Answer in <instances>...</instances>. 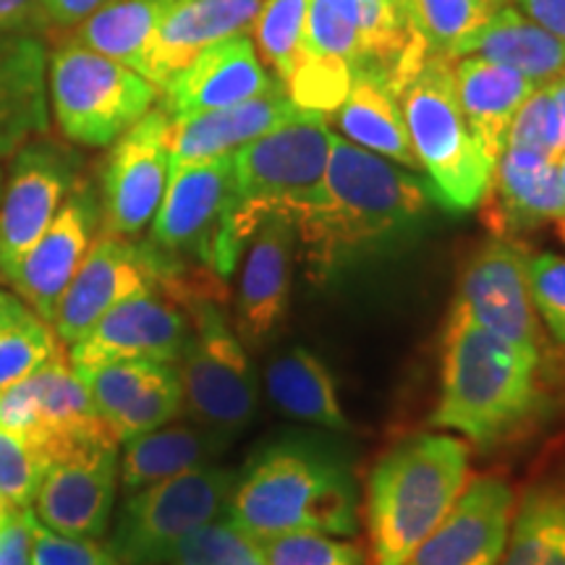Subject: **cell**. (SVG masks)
<instances>
[{"mask_svg": "<svg viewBox=\"0 0 565 565\" xmlns=\"http://www.w3.org/2000/svg\"><path fill=\"white\" fill-rule=\"evenodd\" d=\"M435 202L429 181L416 171L333 137L320 196L294 217L309 275L328 280L401 242L427 221Z\"/></svg>", "mask_w": 565, "mask_h": 565, "instance_id": "obj_1", "label": "cell"}, {"mask_svg": "<svg viewBox=\"0 0 565 565\" xmlns=\"http://www.w3.org/2000/svg\"><path fill=\"white\" fill-rule=\"evenodd\" d=\"M223 519L252 540L315 532H359V494L349 466L312 437H288L257 450L233 479Z\"/></svg>", "mask_w": 565, "mask_h": 565, "instance_id": "obj_2", "label": "cell"}, {"mask_svg": "<svg viewBox=\"0 0 565 565\" xmlns=\"http://www.w3.org/2000/svg\"><path fill=\"white\" fill-rule=\"evenodd\" d=\"M540 366L542 356L450 312L433 424L479 445L503 440L542 404Z\"/></svg>", "mask_w": 565, "mask_h": 565, "instance_id": "obj_3", "label": "cell"}, {"mask_svg": "<svg viewBox=\"0 0 565 565\" xmlns=\"http://www.w3.org/2000/svg\"><path fill=\"white\" fill-rule=\"evenodd\" d=\"M466 475L469 450L450 435H412L380 456L366 482L370 565H404L454 508Z\"/></svg>", "mask_w": 565, "mask_h": 565, "instance_id": "obj_4", "label": "cell"}, {"mask_svg": "<svg viewBox=\"0 0 565 565\" xmlns=\"http://www.w3.org/2000/svg\"><path fill=\"white\" fill-rule=\"evenodd\" d=\"M335 134L324 116H303L233 152V207L228 215L231 257L242 259L257 225L273 212L296 217L320 196Z\"/></svg>", "mask_w": 565, "mask_h": 565, "instance_id": "obj_5", "label": "cell"}, {"mask_svg": "<svg viewBox=\"0 0 565 565\" xmlns=\"http://www.w3.org/2000/svg\"><path fill=\"white\" fill-rule=\"evenodd\" d=\"M401 110L419 171L435 200L450 212H469L484 200L494 168L479 150L458 103L454 58L427 55L401 89Z\"/></svg>", "mask_w": 565, "mask_h": 565, "instance_id": "obj_6", "label": "cell"}, {"mask_svg": "<svg viewBox=\"0 0 565 565\" xmlns=\"http://www.w3.org/2000/svg\"><path fill=\"white\" fill-rule=\"evenodd\" d=\"M160 89L108 55L66 40L47 58V103L68 141L110 147L158 103Z\"/></svg>", "mask_w": 565, "mask_h": 565, "instance_id": "obj_7", "label": "cell"}, {"mask_svg": "<svg viewBox=\"0 0 565 565\" xmlns=\"http://www.w3.org/2000/svg\"><path fill=\"white\" fill-rule=\"evenodd\" d=\"M236 471L196 466L126 494L108 550L121 565H158L175 542L223 519Z\"/></svg>", "mask_w": 565, "mask_h": 565, "instance_id": "obj_8", "label": "cell"}, {"mask_svg": "<svg viewBox=\"0 0 565 565\" xmlns=\"http://www.w3.org/2000/svg\"><path fill=\"white\" fill-rule=\"evenodd\" d=\"M194 330H189L186 349L179 359L183 406L196 424L233 440L242 435L257 412V380H254L244 341L233 333L217 303L196 299Z\"/></svg>", "mask_w": 565, "mask_h": 565, "instance_id": "obj_9", "label": "cell"}, {"mask_svg": "<svg viewBox=\"0 0 565 565\" xmlns=\"http://www.w3.org/2000/svg\"><path fill=\"white\" fill-rule=\"evenodd\" d=\"M233 194V152L171 168L168 189L152 217L150 244L173 259L189 254L225 280L236 270L225 242Z\"/></svg>", "mask_w": 565, "mask_h": 565, "instance_id": "obj_10", "label": "cell"}, {"mask_svg": "<svg viewBox=\"0 0 565 565\" xmlns=\"http://www.w3.org/2000/svg\"><path fill=\"white\" fill-rule=\"evenodd\" d=\"M173 118L152 108L113 141L103 168L100 221L110 236H139L152 223L171 179Z\"/></svg>", "mask_w": 565, "mask_h": 565, "instance_id": "obj_11", "label": "cell"}, {"mask_svg": "<svg viewBox=\"0 0 565 565\" xmlns=\"http://www.w3.org/2000/svg\"><path fill=\"white\" fill-rule=\"evenodd\" d=\"M450 312L542 356V330L529 291V252L508 236H494L471 254Z\"/></svg>", "mask_w": 565, "mask_h": 565, "instance_id": "obj_12", "label": "cell"}, {"mask_svg": "<svg viewBox=\"0 0 565 565\" xmlns=\"http://www.w3.org/2000/svg\"><path fill=\"white\" fill-rule=\"evenodd\" d=\"M79 181V160L51 139L34 137L11 154L0 196V282L45 233Z\"/></svg>", "mask_w": 565, "mask_h": 565, "instance_id": "obj_13", "label": "cell"}, {"mask_svg": "<svg viewBox=\"0 0 565 565\" xmlns=\"http://www.w3.org/2000/svg\"><path fill=\"white\" fill-rule=\"evenodd\" d=\"M168 254L152 244H134L131 238L103 233L89 246L87 257L68 282L55 309V335L74 345L110 312L131 296L160 286Z\"/></svg>", "mask_w": 565, "mask_h": 565, "instance_id": "obj_14", "label": "cell"}, {"mask_svg": "<svg viewBox=\"0 0 565 565\" xmlns=\"http://www.w3.org/2000/svg\"><path fill=\"white\" fill-rule=\"evenodd\" d=\"M97 225L100 202L89 183L79 181L61 204L53 223L6 278V286H11L19 299L45 322L55 320L61 296L87 257Z\"/></svg>", "mask_w": 565, "mask_h": 565, "instance_id": "obj_15", "label": "cell"}, {"mask_svg": "<svg viewBox=\"0 0 565 565\" xmlns=\"http://www.w3.org/2000/svg\"><path fill=\"white\" fill-rule=\"evenodd\" d=\"M116 492L118 445H92L45 471L30 508L38 524L55 534L100 540L108 532Z\"/></svg>", "mask_w": 565, "mask_h": 565, "instance_id": "obj_16", "label": "cell"}, {"mask_svg": "<svg viewBox=\"0 0 565 565\" xmlns=\"http://www.w3.org/2000/svg\"><path fill=\"white\" fill-rule=\"evenodd\" d=\"M76 372L118 443L166 427L183 412L179 364L121 359Z\"/></svg>", "mask_w": 565, "mask_h": 565, "instance_id": "obj_17", "label": "cell"}, {"mask_svg": "<svg viewBox=\"0 0 565 565\" xmlns=\"http://www.w3.org/2000/svg\"><path fill=\"white\" fill-rule=\"evenodd\" d=\"M513 508L515 498L505 479H471L404 565H498L511 532Z\"/></svg>", "mask_w": 565, "mask_h": 565, "instance_id": "obj_18", "label": "cell"}, {"mask_svg": "<svg viewBox=\"0 0 565 565\" xmlns=\"http://www.w3.org/2000/svg\"><path fill=\"white\" fill-rule=\"evenodd\" d=\"M282 87L254 47L252 30L231 34L194 55L189 66L162 84V110L173 118L228 108Z\"/></svg>", "mask_w": 565, "mask_h": 565, "instance_id": "obj_19", "label": "cell"}, {"mask_svg": "<svg viewBox=\"0 0 565 565\" xmlns=\"http://www.w3.org/2000/svg\"><path fill=\"white\" fill-rule=\"evenodd\" d=\"M296 246L299 236L294 217L282 212L267 215L244 246L236 288V328L246 345L267 343L286 320Z\"/></svg>", "mask_w": 565, "mask_h": 565, "instance_id": "obj_20", "label": "cell"}, {"mask_svg": "<svg viewBox=\"0 0 565 565\" xmlns=\"http://www.w3.org/2000/svg\"><path fill=\"white\" fill-rule=\"evenodd\" d=\"M189 341V322L175 303L152 291L131 296L113 307L68 351L74 370H89L121 359L179 364Z\"/></svg>", "mask_w": 565, "mask_h": 565, "instance_id": "obj_21", "label": "cell"}, {"mask_svg": "<svg viewBox=\"0 0 565 565\" xmlns=\"http://www.w3.org/2000/svg\"><path fill=\"white\" fill-rule=\"evenodd\" d=\"M484 223L494 236H515L565 217L557 160L524 147H505L487 186Z\"/></svg>", "mask_w": 565, "mask_h": 565, "instance_id": "obj_22", "label": "cell"}, {"mask_svg": "<svg viewBox=\"0 0 565 565\" xmlns=\"http://www.w3.org/2000/svg\"><path fill=\"white\" fill-rule=\"evenodd\" d=\"M263 6L265 0H179L154 34L141 76L162 89L204 47L249 32Z\"/></svg>", "mask_w": 565, "mask_h": 565, "instance_id": "obj_23", "label": "cell"}, {"mask_svg": "<svg viewBox=\"0 0 565 565\" xmlns=\"http://www.w3.org/2000/svg\"><path fill=\"white\" fill-rule=\"evenodd\" d=\"M47 58L40 34L0 32V160L47 131Z\"/></svg>", "mask_w": 565, "mask_h": 565, "instance_id": "obj_24", "label": "cell"}, {"mask_svg": "<svg viewBox=\"0 0 565 565\" xmlns=\"http://www.w3.org/2000/svg\"><path fill=\"white\" fill-rule=\"evenodd\" d=\"M303 116H315V113H303L288 97L286 87H278L246 103L228 105V108L175 118L171 137V168L183 166V162L217 158V154H231L238 147H244L246 141L263 137V134Z\"/></svg>", "mask_w": 565, "mask_h": 565, "instance_id": "obj_25", "label": "cell"}, {"mask_svg": "<svg viewBox=\"0 0 565 565\" xmlns=\"http://www.w3.org/2000/svg\"><path fill=\"white\" fill-rule=\"evenodd\" d=\"M454 76L466 124L487 162L494 168L500 154L505 152L508 129L515 113L536 89V84L519 71L479 58V55L454 58Z\"/></svg>", "mask_w": 565, "mask_h": 565, "instance_id": "obj_26", "label": "cell"}, {"mask_svg": "<svg viewBox=\"0 0 565 565\" xmlns=\"http://www.w3.org/2000/svg\"><path fill=\"white\" fill-rule=\"evenodd\" d=\"M335 121L353 145L419 173V160L401 110V92L385 71L359 68L353 74L349 95L335 110Z\"/></svg>", "mask_w": 565, "mask_h": 565, "instance_id": "obj_27", "label": "cell"}, {"mask_svg": "<svg viewBox=\"0 0 565 565\" xmlns=\"http://www.w3.org/2000/svg\"><path fill=\"white\" fill-rule=\"evenodd\" d=\"M463 55H479V58L519 71L536 87H547L550 82L565 74L563 42L524 17L513 3L494 11L487 24L456 47L454 58H463Z\"/></svg>", "mask_w": 565, "mask_h": 565, "instance_id": "obj_28", "label": "cell"}, {"mask_svg": "<svg viewBox=\"0 0 565 565\" xmlns=\"http://www.w3.org/2000/svg\"><path fill=\"white\" fill-rule=\"evenodd\" d=\"M228 443L202 424H166L124 443V456L118 458V482L126 494L139 492L162 479L207 466L228 448Z\"/></svg>", "mask_w": 565, "mask_h": 565, "instance_id": "obj_29", "label": "cell"}, {"mask_svg": "<svg viewBox=\"0 0 565 565\" xmlns=\"http://www.w3.org/2000/svg\"><path fill=\"white\" fill-rule=\"evenodd\" d=\"M265 385L273 404L291 419L328 429H349L333 374L320 356L303 345L280 353L267 364Z\"/></svg>", "mask_w": 565, "mask_h": 565, "instance_id": "obj_30", "label": "cell"}, {"mask_svg": "<svg viewBox=\"0 0 565 565\" xmlns=\"http://www.w3.org/2000/svg\"><path fill=\"white\" fill-rule=\"evenodd\" d=\"M175 3L179 0H110L76 24L71 40L141 74L154 34Z\"/></svg>", "mask_w": 565, "mask_h": 565, "instance_id": "obj_31", "label": "cell"}, {"mask_svg": "<svg viewBox=\"0 0 565 565\" xmlns=\"http://www.w3.org/2000/svg\"><path fill=\"white\" fill-rule=\"evenodd\" d=\"M498 565H565V477L524 492Z\"/></svg>", "mask_w": 565, "mask_h": 565, "instance_id": "obj_32", "label": "cell"}, {"mask_svg": "<svg viewBox=\"0 0 565 565\" xmlns=\"http://www.w3.org/2000/svg\"><path fill=\"white\" fill-rule=\"evenodd\" d=\"M511 0H412V30L427 55L454 58L456 47Z\"/></svg>", "mask_w": 565, "mask_h": 565, "instance_id": "obj_33", "label": "cell"}, {"mask_svg": "<svg viewBox=\"0 0 565 565\" xmlns=\"http://www.w3.org/2000/svg\"><path fill=\"white\" fill-rule=\"evenodd\" d=\"M312 0H265L252 24L257 53L282 87L291 79L303 53L307 13Z\"/></svg>", "mask_w": 565, "mask_h": 565, "instance_id": "obj_34", "label": "cell"}, {"mask_svg": "<svg viewBox=\"0 0 565 565\" xmlns=\"http://www.w3.org/2000/svg\"><path fill=\"white\" fill-rule=\"evenodd\" d=\"M58 351L61 338L53 333L51 322L34 315L30 307L19 309L11 320L0 324V391L30 377Z\"/></svg>", "mask_w": 565, "mask_h": 565, "instance_id": "obj_35", "label": "cell"}, {"mask_svg": "<svg viewBox=\"0 0 565 565\" xmlns=\"http://www.w3.org/2000/svg\"><path fill=\"white\" fill-rule=\"evenodd\" d=\"M158 565H265V561L252 536L228 519H217L175 542Z\"/></svg>", "mask_w": 565, "mask_h": 565, "instance_id": "obj_36", "label": "cell"}, {"mask_svg": "<svg viewBox=\"0 0 565 565\" xmlns=\"http://www.w3.org/2000/svg\"><path fill=\"white\" fill-rule=\"evenodd\" d=\"M254 542L265 565H366L362 547L341 536L294 532Z\"/></svg>", "mask_w": 565, "mask_h": 565, "instance_id": "obj_37", "label": "cell"}, {"mask_svg": "<svg viewBox=\"0 0 565 565\" xmlns=\"http://www.w3.org/2000/svg\"><path fill=\"white\" fill-rule=\"evenodd\" d=\"M505 147H524L557 160L565 150L561 110L547 87H536L515 113Z\"/></svg>", "mask_w": 565, "mask_h": 565, "instance_id": "obj_38", "label": "cell"}, {"mask_svg": "<svg viewBox=\"0 0 565 565\" xmlns=\"http://www.w3.org/2000/svg\"><path fill=\"white\" fill-rule=\"evenodd\" d=\"M47 461L26 437L0 429V494L13 505H32Z\"/></svg>", "mask_w": 565, "mask_h": 565, "instance_id": "obj_39", "label": "cell"}, {"mask_svg": "<svg viewBox=\"0 0 565 565\" xmlns=\"http://www.w3.org/2000/svg\"><path fill=\"white\" fill-rule=\"evenodd\" d=\"M529 291L550 335L565 345V257L553 252L529 254Z\"/></svg>", "mask_w": 565, "mask_h": 565, "instance_id": "obj_40", "label": "cell"}, {"mask_svg": "<svg viewBox=\"0 0 565 565\" xmlns=\"http://www.w3.org/2000/svg\"><path fill=\"white\" fill-rule=\"evenodd\" d=\"M32 565H121L108 547L97 540H76V536L55 534L38 524L32 529Z\"/></svg>", "mask_w": 565, "mask_h": 565, "instance_id": "obj_41", "label": "cell"}, {"mask_svg": "<svg viewBox=\"0 0 565 565\" xmlns=\"http://www.w3.org/2000/svg\"><path fill=\"white\" fill-rule=\"evenodd\" d=\"M32 508L13 505L0 524V565H32Z\"/></svg>", "mask_w": 565, "mask_h": 565, "instance_id": "obj_42", "label": "cell"}, {"mask_svg": "<svg viewBox=\"0 0 565 565\" xmlns=\"http://www.w3.org/2000/svg\"><path fill=\"white\" fill-rule=\"evenodd\" d=\"M55 30V21L42 0H0V32L40 34Z\"/></svg>", "mask_w": 565, "mask_h": 565, "instance_id": "obj_43", "label": "cell"}, {"mask_svg": "<svg viewBox=\"0 0 565 565\" xmlns=\"http://www.w3.org/2000/svg\"><path fill=\"white\" fill-rule=\"evenodd\" d=\"M513 6L565 45V0H513Z\"/></svg>", "mask_w": 565, "mask_h": 565, "instance_id": "obj_44", "label": "cell"}, {"mask_svg": "<svg viewBox=\"0 0 565 565\" xmlns=\"http://www.w3.org/2000/svg\"><path fill=\"white\" fill-rule=\"evenodd\" d=\"M55 26H76L110 0H42Z\"/></svg>", "mask_w": 565, "mask_h": 565, "instance_id": "obj_45", "label": "cell"}, {"mask_svg": "<svg viewBox=\"0 0 565 565\" xmlns=\"http://www.w3.org/2000/svg\"><path fill=\"white\" fill-rule=\"evenodd\" d=\"M24 307H26V303L21 301L19 296L0 291V324H3L6 320H11V317L17 315L19 309H24Z\"/></svg>", "mask_w": 565, "mask_h": 565, "instance_id": "obj_46", "label": "cell"}, {"mask_svg": "<svg viewBox=\"0 0 565 565\" xmlns=\"http://www.w3.org/2000/svg\"><path fill=\"white\" fill-rule=\"evenodd\" d=\"M547 89H550V95H553L557 110H561V121H563V131H565V74L557 76L555 82H550Z\"/></svg>", "mask_w": 565, "mask_h": 565, "instance_id": "obj_47", "label": "cell"}, {"mask_svg": "<svg viewBox=\"0 0 565 565\" xmlns=\"http://www.w3.org/2000/svg\"><path fill=\"white\" fill-rule=\"evenodd\" d=\"M395 6H398V11L404 13V19L408 21V24H412V0H393Z\"/></svg>", "mask_w": 565, "mask_h": 565, "instance_id": "obj_48", "label": "cell"}, {"mask_svg": "<svg viewBox=\"0 0 565 565\" xmlns=\"http://www.w3.org/2000/svg\"><path fill=\"white\" fill-rule=\"evenodd\" d=\"M11 508H13V503H9V500H6V498H3V494H0V524H3V521H6V519H9Z\"/></svg>", "mask_w": 565, "mask_h": 565, "instance_id": "obj_49", "label": "cell"}, {"mask_svg": "<svg viewBox=\"0 0 565 565\" xmlns=\"http://www.w3.org/2000/svg\"><path fill=\"white\" fill-rule=\"evenodd\" d=\"M557 173H561V183H563V189H565V150H563L561 158H557Z\"/></svg>", "mask_w": 565, "mask_h": 565, "instance_id": "obj_50", "label": "cell"}, {"mask_svg": "<svg viewBox=\"0 0 565 565\" xmlns=\"http://www.w3.org/2000/svg\"><path fill=\"white\" fill-rule=\"evenodd\" d=\"M557 233H561V238L565 242V217L563 221H557Z\"/></svg>", "mask_w": 565, "mask_h": 565, "instance_id": "obj_51", "label": "cell"}, {"mask_svg": "<svg viewBox=\"0 0 565 565\" xmlns=\"http://www.w3.org/2000/svg\"><path fill=\"white\" fill-rule=\"evenodd\" d=\"M3 183H6V173L3 168H0V196H3Z\"/></svg>", "mask_w": 565, "mask_h": 565, "instance_id": "obj_52", "label": "cell"}]
</instances>
